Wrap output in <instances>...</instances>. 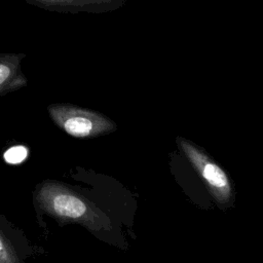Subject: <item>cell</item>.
Here are the masks:
<instances>
[{"mask_svg": "<svg viewBox=\"0 0 263 263\" xmlns=\"http://www.w3.org/2000/svg\"><path fill=\"white\" fill-rule=\"evenodd\" d=\"M30 5L59 13H106L123 8L126 0H24Z\"/></svg>", "mask_w": 263, "mask_h": 263, "instance_id": "4", "label": "cell"}, {"mask_svg": "<svg viewBox=\"0 0 263 263\" xmlns=\"http://www.w3.org/2000/svg\"><path fill=\"white\" fill-rule=\"evenodd\" d=\"M24 256L20 232L0 214V263H20Z\"/></svg>", "mask_w": 263, "mask_h": 263, "instance_id": "6", "label": "cell"}, {"mask_svg": "<svg viewBox=\"0 0 263 263\" xmlns=\"http://www.w3.org/2000/svg\"><path fill=\"white\" fill-rule=\"evenodd\" d=\"M177 143L218 204L228 205L232 198V186L226 173L199 147L184 138H178Z\"/></svg>", "mask_w": 263, "mask_h": 263, "instance_id": "3", "label": "cell"}, {"mask_svg": "<svg viewBox=\"0 0 263 263\" xmlns=\"http://www.w3.org/2000/svg\"><path fill=\"white\" fill-rule=\"evenodd\" d=\"M28 154H29V150L26 146L15 145L8 148L4 152L3 159L9 164H18L28 157Z\"/></svg>", "mask_w": 263, "mask_h": 263, "instance_id": "7", "label": "cell"}, {"mask_svg": "<svg viewBox=\"0 0 263 263\" xmlns=\"http://www.w3.org/2000/svg\"><path fill=\"white\" fill-rule=\"evenodd\" d=\"M36 206L61 224L78 223L91 231L110 229L108 217L75 190L55 181H45L36 187Z\"/></svg>", "mask_w": 263, "mask_h": 263, "instance_id": "1", "label": "cell"}, {"mask_svg": "<svg viewBox=\"0 0 263 263\" xmlns=\"http://www.w3.org/2000/svg\"><path fill=\"white\" fill-rule=\"evenodd\" d=\"M24 53L0 52V97L27 85L28 81L21 69Z\"/></svg>", "mask_w": 263, "mask_h": 263, "instance_id": "5", "label": "cell"}, {"mask_svg": "<svg viewBox=\"0 0 263 263\" xmlns=\"http://www.w3.org/2000/svg\"><path fill=\"white\" fill-rule=\"evenodd\" d=\"M48 113L52 121L66 134L80 139L110 134L116 124L101 113L68 104L49 105Z\"/></svg>", "mask_w": 263, "mask_h": 263, "instance_id": "2", "label": "cell"}]
</instances>
